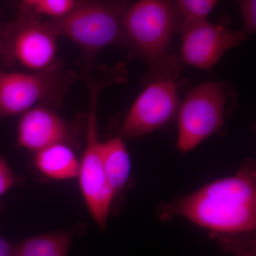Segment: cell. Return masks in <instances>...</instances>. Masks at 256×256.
<instances>
[{"instance_id":"1","label":"cell","mask_w":256,"mask_h":256,"mask_svg":"<svg viewBox=\"0 0 256 256\" xmlns=\"http://www.w3.org/2000/svg\"><path fill=\"white\" fill-rule=\"evenodd\" d=\"M158 215L162 222L182 217L206 229L224 250L236 256L256 255L255 162L246 160L233 176L161 202Z\"/></svg>"},{"instance_id":"2","label":"cell","mask_w":256,"mask_h":256,"mask_svg":"<svg viewBox=\"0 0 256 256\" xmlns=\"http://www.w3.org/2000/svg\"><path fill=\"white\" fill-rule=\"evenodd\" d=\"M182 22L176 8L168 0L132 2L122 20L124 47L130 48V58L146 60L148 74L181 69V60L170 53V47Z\"/></svg>"},{"instance_id":"3","label":"cell","mask_w":256,"mask_h":256,"mask_svg":"<svg viewBox=\"0 0 256 256\" xmlns=\"http://www.w3.org/2000/svg\"><path fill=\"white\" fill-rule=\"evenodd\" d=\"M134 0H76L64 18L47 20L57 36L72 40L80 48V69L96 65L99 53L111 46L124 47L122 20Z\"/></svg>"},{"instance_id":"4","label":"cell","mask_w":256,"mask_h":256,"mask_svg":"<svg viewBox=\"0 0 256 256\" xmlns=\"http://www.w3.org/2000/svg\"><path fill=\"white\" fill-rule=\"evenodd\" d=\"M76 75L62 62L38 72H0V121L37 106H62Z\"/></svg>"},{"instance_id":"5","label":"cell","mask_w":256,"mask_h":256,"mask_svg":"<svg viewBox=\"0 0 256 256\" xmlns=\"http://www.w3.org/2000/svg\"><path fill=\"white\" fill-rule=\"evenodd\" d=\"M236 94L224 82H206L188 90L178 112V148L188 152L220 130Z\"/></svg>"},{"instance_id":"6","label":"cell","mask_w":256,"mask_h":256,"mask_svg":"<svg viewBox=\"0 0 256 256\" xmlns=\"http://www.w3.org/2000/svg\"><path fill=\"white\" fill-rule=\"evenodd\" d=\"M85 82L88 92L89 111L86 116V143L78 178L88 212L100 230H105L114 196L108 184L101 159L97 109L99 94L108 84L100 76L88 77Z\"/></svg>"},{"instance_id":"7","label":"cell","mask_w":256,"mask_h":256,"mask_svg":"<svg viewBox=\"0 0 256 256\" xmlns=\"http://www.w3.org/2000/svg\"><path fill=\"white\" fill-rule=\"evenodd\" d=\"M46 20L33 12H18L5 26L1 64L38 72L53 66L57 58V38Z\"/></svg>"},{"instance_id":"8","label":"cell","mask_w":256,"mask_h":256,"mask_svg":"<svg viewBox=\"0 0 256 256\" xmlns=\"http://www.w3.org/2000/svg\"><path fill=\"white\" fill-rule=\"evenodd\" d=\"M178 78V76H144V89L128 111L120 129V137H140L173 119L181 104Z\"/></svg>"},{"instance_id":"9","label":"cell","mask_w":256,"mask_h":256,"mask_svg":"<svg viewBox=\"0 0 256 256\" xmlns=\"http://www.w3.org/2000/svg\"><path fill=\"white\" fill-rule=\"evenodd\" d=\"M182 36L180 60L194 68L210 70L227 50L247 38L225 22L212 24L206 18L184 22L178 31Z\"/></svg>"},{"instance_id":"10","label":"cell","mask_w":256,"mask_h":256,"mask_svg":"<svg viewBox=\"0 0 256 256\" xmlns=\"http://www.w3.org/2000/svg\"><path fill=\"white\" fill-rule=\"evenodd\" d=\"M58 143L78 144L75 124L63 118L50 106H37L22 114L16 136L18 146L36 152Z\"/></svg>"},{"instance_id":"11","label":"cell","mask_w":256,"mask_h":256,"mask_svg":"<svg viewBox=\"0 0 256 256\" xmlns=\"http://www.w3.org/2000/svg\"><path fill=\"white\" fill-rule=\"evenodd\" d=\"M35 168L43 176L54 180L78 178L80 161L73 146L65 143L52 144L36 152Z\"/></svg>"},{"instance_id":"12","label":"cell","mask_w":256,"mask_h":256,"mask_svg":"<svg viewBox=\"0 0 256 256\" xmlns=\"http://www.w3.org/2000/svg\"><path fill=\"white\" fill-rule=\"evenodd\" d=\"M100 152L106 180L116 198L126 188L130 176V156L120 136L101 142Z\"/></svg>"},{"instance_id":"13","label":"cell","mask_w":256,"mask_h":256,"mask_svg":"<svg viewBox=\"0 0 256 256\" xmlns=\"http://www.w3.org/2000/svg\"><path fill=\"white\" fill-rule=\"evenodd\" d=\"M73 236L60 230L30 237L14 248V256H67Z\"/></svg>"},{"instance_id":"14","label":"cell","mask_w":256,"mask_h":256,"mask_svg":"<svg viewBox=\"0 0 256 256\" xmlns=\"http://www.w3.org/2000/svg\"><path fill=\"white\" fill-rule=\"evenodd\" d=\"M184 22L206 18L220 0H168Z\"/></svg>"},{"instance_id":"15","label":"cell","mask_w":256,"mask_h":256,"mask_svg":"<svg viewBox=\"0 0 256 256\" xmlns=\"http://www.w3.org/2000/svg\"><path fill=\"white\" fill-rule=\"evenodd\" d=\"M76 0H40L33 13L40 18L45 16L48 20H57L68 14L76 4Z\"/></svg>"},{"instance_id":"16","label":"cell","mask_w":256,"mask_h":256,"mask_svg":"<svg viewBox=\"0 0 256 256\" xmlns=\"http://www.w3.org/2000/svg\"><path fill=\"white\" fill-rule=\"evenodd\" d=\"M238 3L244 20L242 30L247 36L255 33L256 30V0H234Z\"/></svg>"},{"instance_id":"17","label":"cell","mask_w":256,"mask_h":256,"mask_svg":"<svg viewBox=\"0 0 256 256\" xmlns=\"http://www.w3.org/2000/svg\"><path fill=\"white\" fill-rule=\"evenodd\" d=\"M18 180L6 159L0 156V196L15 186Z\"/></svg>"},{"instance_id":"18","label":"cell","mask_w":256,"mask_h":256,"mask_svg":"<svg viewBox=\"0 0 256 256\" xmlns=\"http://www.w3.org/2000/svg\"><path fill=\"white\" fill-rule=\"evenodd\" d=\"M40 0H18V12H34Z\"/></svg>"},{"instance_id":"19","label":"cell","mask_w":256,"mask_h":256,"mask_svg":"<svg viewBox=\"0 0 256 256\" xmlns=\"http://www.w3.org/2000/svg\"><path fill=\"white\" fill-rule=\"evenodd\" d=\"M14 248L9 242L0 237V256H14Z\"/></svg>"},{"instance_id":"20","label":"cell","mask_w":256,"mask_h":256,"mask_svg":"<svg viewBox=\"0 0 256 256\" xmlns=\"http://www.w3.org/2000/svg\"><path fill=\"white\" fill-rule=\"evenodd\" d=\"M5 26H6V25H4V24H3L2 20V13L1 10H0V72H1L2 70H3L1 66V56L2 54L3 44H4Z\"/></svg>"},{"instance_id":"21","label":"cell","mask_w":256,"mask_h":256,"mask_svg":"<svg viewBox=\"0 0 256 256\" xmlns=\"http://www.w3.org/2000/svg\"><path fill=\"white\" fill-rule=\"evenodd\" d=\"M12 1H13V2H15L18 1V0H12Z\"/></svg>"},{"instance_id":"22","label":"cell","mask_w":256,"mask_h":256,"mask_svg":"<svg viewBox=\"0 0 256 256\" xmlns=\"http://www.w3.org/2000/svg\"><path fill=\"white\" fill-rule=\"evenodd\" d=\"M252 256H256V255Z\"/></svg>"}]
</instances>
